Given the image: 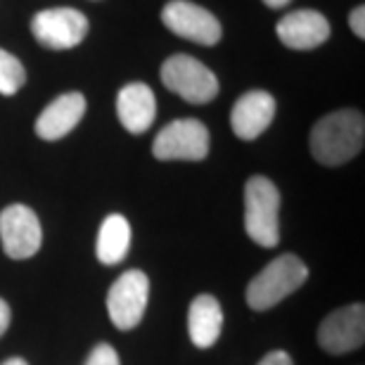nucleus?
Wrapping results in <instances>:
<instances>
[{"mask_svg": "<svg viewBox=\"0 0 365 365\" xmlns=\"http://www.w3.org/2000/svg\"><path fill=\"white\" fill-rule=\"evenodd\" d=\"M223 309L214 294H200L190 304L187 311V334L197 349H211L221 337Z\"/></svg>", "mask_w": 365, "mask_h": 365, "instance_id": "15", "label": "nucleus"}, {"mask_svg": "<svg viewBox=\"0 0 365 365\" xmlns=\"http://www.w3.org/2000/svg\"><path fill=\"white\" fill-rule=\"evenodd\" d=\"M264 3L268 5V7H273V10H280V7H287L292 0H264Z\"/></svg>", "mask_w": 365, "mask_h": 365, "instance_id": "22", "label": "nucleus"}, {"mask_svg": "<svg viewBox=\"0 0 365 365\" xmlns=\"http://www.w3.org/2000/svg\"><path fill=\"white\" fill-rule=\"evenodd\" d=\"M245 230L259 247L280 242V190L266 176H252L245 185Z\"/></svg>", "mask_w": 365, "mask_h": 365, "instance_id": "3", "label": "nucleus"}, {"mask_svg": "<svg viewBox=\"0 0 365 365\" xmlns=\"http://www.w3.org/2000/svg\"><path fill=\"white\" fill-rule=\"evenodd\" d=\"M130 240H133V232H130L128 218L121 214H109L105 221H102L98 242H95L98 261L105 266L121 264L130 250Z\"/></svg>", "mask_w": 365, "mask_h": 365, "instance_id": "16", "label": "nucleus"}, {"mask_svg": "<svg viewBox=\"0 0 365 365\" xmlns=\"http://www.w3.org/2000/svg\"><path fill=\"white\" fill-rule=\"evenodd\" d=\"M86 365H121L119 361V354H116V349L112 344H98L88 354V359H86Z\"/></svg>", "mask_w": 365, "mask_h": 365, "instance_id": "18", "label": "nucleus"}, {"mask_svg": "<svg viewBox=\"0 0 365 365\" xmlns=\"http://www.w3.org/2000/svg\"><path fill=\"white\" fill-rule=\"evenodd\" d=\"M365 341V306L349 304L332 311L318 325V346L330 356H344Z\"/></svg>", "mask_w": 365, "mask_h": 365, "instance_id": "10", "label": "nucleus"}, {"mask_svg": "<svg viewBox=\"0 0 365 365\" xmlns=\"http://www.w3.org/2000/svg\"><path fill=\"white\" fill-rule=\"evenodd\" d=\"M162 83L190 105H207L218 95V78L192 55H171L162 64Z\"/></svg>", "mask_w": 365, "mask_h": 365, "instance_id": "4", "label": "nucleus"}, {"mask_svg": "<svg viewBox=\"0 0 365 365\" xmlns=\"http://www.w3.org/2000/svg\"><path fill=\"white\" fill-rule=\"evenodd\" d=\"M0 365H29L24 359H7V361H3Z\"/></svg>", "mask_w": 365, "mask_h": 365, "instance_id": "23", "label": "nucleus"}, {"mask_svg": "<svg viewBox=\"0 0 365 365\" xmlns=\"http://www.w3.org/2000/svg\"><path fill=\"white\" fill-rule=\"evenodd\" d=\"M349 29H351L359 38H365V7L363 5H359L349 14Z\"/></svg>", "mask_w": 365, "mask_h": 365, "instance_id": "19", "label": "nucleus"}, {"mask_svg": "<svg viewBox=\"0 0 365 365\" xmlns=\"http://www.w3.org/2000/svg\"><path fill=\"white\" fill-rule=\"evenodd\" d=\"M159 162H202L209 155V128L200 119H176L159 130L152 143Z\"/></svg>", "mask_w": 365, "mask_h": 365, "instance_id": "5", "label": "nucleus"}, {"mask_svg": "<svg viewBox=\"0 0 365 365\" xmlns=\"http://www.w3.org/2000/svg\"><path fill=\"white\" fill-rule=\"evenodd\" d=\"M150 302V277L140 268L121 273L107 292V313L116 330H133L140 325Z\"/></svg>", "mask_w": 365, "mask_h": 365, "instance_id": "6", "label": "nucleus"}, {"mask_svg": "<svg viewBox=\"0 0 365 365\" xmlns=\"http://www.w3.org/2000/svg\"><path fill=\"white\" fill-rule=\"evenodd\" d=\"M31 34L43 48L71 50L88 34V19L76 7H50L31 17Z\"/></svg>", "mask_w": 365, "mask_h": 365, "instance_id": "7", "label": "nucleus"}, {"mask_svg": "<svg viewBox=\"0 0 365 365\" xmlns=\"http://www.w3.org/2000/svg\"><path fill=\"white\" fill-rule=\"evenodd\" d=\"M311 155L323 166H341L359 155L365 143V119L359 109H337L311 128Z\"/></svg>", "mask_w": 365, "mask_h": 365, "instance_id": "1", "label": "nucleus"}, {"mask_svg": "<svg viewBox=\"0 0 365 365\" xmlns=\"http://www.w3.org/2000/svg\"><path fill=\"white\" fill-rule=\"evenodd\" d=\"M275 34L289 50H313L330 38V21L316 10H294L277 21Z\"/></svg>", "mask_w": 365, "mask_h": 365, "instance_id": "12", "label": "nucleus"}, {"mask_svg": "<svg viewBox=\"0 0 365 365\" xmlns=\"http://www.w3.org/2000/svg\"><path fill=\"white\" fill-rule=\"evenodd\" d=\"M275 98L266 91L240 95L230 112V126L240 140H257L275 119Z\"/></svg>", "mask_w": 365, "mask_h": 365, "instance_id": "11", "label": "nucleus"}, {"mask_svg": "<svg viewBox=\"0 0 365 365\" xmlns=\"http://www.w3.org/2000/svg\"><path fill=\"white\" fill-rule=\"evenodd\" d=\"M26 83V69L19 57L0 48V95H14Z\"/></svg>", "mask_w": 365, "mask_h": 365, "instance_id": "17", "label": "nucleus"}, {"mask_svg": "<svg viewBox=\"0 0 365 365\" xmlns=\"http://www.w3.org/2000/svg\"><path fill=\"white\" fill-rule=\"evenodd\" d=\"M116 116L128 133H145L157 116V100L150 86L140 81L123 86L116 95Z\"/></svg>", "mask_w": 365, "mask_h": 365, "instance_id": "14", "label": "nucleus"}, {"mask_svg": "<svg viewBox=\"0 0 365 365\" xmlns=\"http://www.w3.org/2000/svg\"><path fill=\"white\" fill-rule=\"evenodd\" d=\"M309 280V268L294 254H282L273 259L264 271H259L247 284V304L254 311H268L287 299Z\"/></svg>", "mask_w": 365, "mask_h": 365, "instance_id": "2", "label": "nucleus"}, {"mask_svg": "<svg viewBox=\"0 0 365 365\" xmlns=\"http://www.w3.org/2000/svg\"><path fill=\"white\" fill-rule=\"evenodd\" d=\"M0 242L10 259L24 261L38 254L43 242L41 221L26 204H10L0 211Z\"/></svg>", "mask_w": 365, "mask_h": 365, "instance_id": "9", "label": "nucleus"}, {"mask_svg": "<svg viewBox=\"0 0 365 365\" xmlns=\"http://www.w3.org/2000/svg\"><path fill=\"white\" fill-rule=\"evenodd\" d=\"M162 24L178 38L200 43V46H216L223 36L216 14L192 0H169L162 10Z\"/></svg>", "mask_w": 365, "mask_h": 365, "instance_id": "8", "label": "nucleus"}, {"mask_svg": "<svg viewBox=\"0 0 365 365\" xmlns=\"http://www.w3.org/2000/svg\"><path fill=\"white\" fill-rule=\"evenodd\" d=\"M257 365H294V361H292V356L287 351H271V354H266Z\"/></svg>", "mask_w": 365, "mask_h": 365, "instance_id": "20", "label": "nucleus"}, {"mask_svg": "<svg viewBox=\"0 0 365 365\" xmlns=\"http://www.w3.org/2000/svg\"><path fill=\"white\" fill-rule=\"evenodd\" d=\"M10 320H12V311L10 306H7L5 299H0V337L7 332V327H10Z\"/></svg>", "mask_w": 365, "mask_h": 365, "instance_id": "21", "label": "nucleus"}, {"mask_svg": "<svg viewBox=\"0 0 365 365\" xmlns=\"http://www.w3.org/2000/svg\"><path fill=\"white\" fill-rule=\"evenodd\" d=\"M86 114V98L81 93H62L50 105L43 109L41 116L36 119V135L41 140H62L71 130L78 126V121Z\"/></svg>", "mask_w": 365, "mask_h": 365, "instance_id": "13", "label": "nucleus"}]
</instances>
